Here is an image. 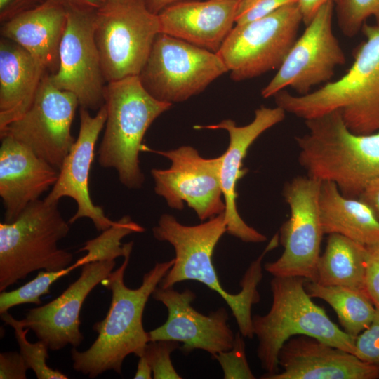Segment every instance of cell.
Returning a JSON list of instances; mask_svg holds the SVG:
<instances>
[{
    "instance_id": "9c48e42d",
    "label": "cell",
    "mask_w": 379,
    "mask_h": 379,
    "mask_svg": "<svg viewBox=\"0 0 379 379\" xmlns=\"http://www.w3.org/2000/svg\"><path fill=\"white\" fill-rule=\"evenodd\" d=\"M302 22L298 3L284 6L256 20L234 25L217 53L236 81L278 69L296 41Z\"/></svg>"
},
{
    "instance_id": "e575fe53",
    "label": "cell",
    "mask_w": 379,
    "mask_h": 379,
    "mask_svg": "<svg viewBox=\"0 0 379 379\" xmlns=\"http://www.w3.org/2000/svg\"><path fill=\"white\" fill-rule=\"evenodd\" d=\"M294 3H298V0H239L235 25L256 20L284 6Z\"/></svg>"
},
{
    "instance_id": "74e56055",
    "label": "cell",
    "mask_w": 379,
    "mask_h": 379,
    "mask_svg": "<svg viewBox=\"0 0 379 379\" xmlns=\"http://www.w3.org/2000/svg\"><path fill=\"white\" fill-rule=\"evenodd\" d=\"M379 219V175L373 179L359 197Z\"/></svg>"
},
{
    "instance_id": "7402d4cb",
    "label": "cell",
    "mask_w": 379,
    "mask_h": 379,
    "mask_svg": "<svg viewBox=\"0 0 379 379\" xmlns=\"http://www.w3.org/2000/svg\"><path fill=\"white\" fill-rule=\"evenodd\" d=\"M239 1H183L158 13L160 33L217 53L235 25Z\"/></svg>"
},
{
    "instance_id": "7c38bea8",
    "label": "cell",
    "mask_w": 379,
    "mask_h": 379,
    "mask_svg": "<svg viewBox=\"0 0 379 379\" xmlns=\"http://www.w3.org/2000/svg\"><path fill=\"white\" fill-rule=\"evenodd\" d=\"M335 4L321 7L298 37L274 77L263 88L264 98L290 87L298 95L311 92L312 87L330 81L337 67L346 62L345 53L333 30Z\"/></svg>"
},
{
    "instance_id": "f35d334b",
    "label": "cell",
    "mask_w": 379,
    "mask_h": 379,
    "mask_svg": "<svg viewBox=\"0 0 379 379\" xmlns=\"http://www.w3.org/2000/svg\"><path fill=\"white\" fill-rule=\"evenodd\" d=\"M337 0H298V5L301 13L302 22L306 26L307 25L314 17L316 15L319 10L325 4Z\"/></svg>"
},
{
    "instance_id": "7bdbcfd3",
    "label": "cell",
    "mask_w": 379,
    "mask_h": 379,
    "mask_svg": "<svg viewBox=\"0 0 379 379\" xmlns=\"http://www.w3.org/2000/svg\"><path fill=\"white\" fill-rule=\"evenodd\" d=\"M80 4H82L88 7L99 8L103 4L102 0H78Z\"/></svg>"
},
{
    "instance_id": "f1b7e54d",
    "label": "cell",
    "mask_w": 379,
    "mask_h": 379,
    "mask_svg": "<svg viewBox=\"0 0 379 379\" xmlns=\"http://www.w3.org/2000/svg\"><path fill=\"white\" fill-rule=\"evenodd\" d=\"M1 320L14 330L15 338L20 347V352L29 369H32L38 379H67L68 377L58 370L50 368L47 345L39 340L30 343L27 338L29 328H25L20 320L15 319L8 312L1 314Z\"/></svg>"
},
{
    "instance_id": "e0dca14e",
    "label": "cell",
    "mask_w": 379,
    "mask_h": 379,
    "mask_svg": "<svg viewBox=\"0 0 379 379\" xmlns=\"http://www.w3.org/2000/svg\"><path fill=\"white\" fill-rule=\"evenodd\" d=\"M286 112L281 107L261 106L255 111L253 120L243 126H237L232 119L216 124L194 126L195 129H224L230 136L226 151L220 155L219 177L225 203L227 232L246 243H261L267 240L265 234L248 225L240 216L237 208V184L247 173L243 168V160L254 141L265 131L281 122Z\"/></svg>"
},
{
    "instance_id": "ab89813d",
    "label": "cell",
    "mask_w": 379,
    "mask_h": 379,
    "mask_svg": "<svg viewBox=\"0 0 379 379\" xmlns=\"http://www.w3.org/2000/svg\"><path fill=\"white\" fill-rule=\"evenodd\" d=\"M138 367L134 375L135 379H151L152 378V370L147 359L143 356L139 357Z\"/></svg>"
},
{
    "instance_id": "5bb4252c",
    "label": "cell",
    "mask_w": 379,
    "mask_h": 379,
    "mask_svg": "<svg viewBox=\"0 0 379 379\" xmlns=\"http://www.w3.org/2000/svg\"><path fill=\"white\" fill-rule=\"evenodd\" d=\"M79 105L74 94L56 88L46 74L31 107L0 138L11 137L59 170L75 142L71 127Z\"/></svg>"
},
{
    "instance_id": "ee69618b",
    "label": "cell",
    "mask_w": 379,
    "mask_h": 379,
    "mask_svg": "<svg viewBox=\"0 0 379 379\" xmlns=\"http://www.w3.org/2000/svg\"><path fill=\"white\" fill-rule=\"evenodd\" d=\"M103 4L105 3V2H109V1H116V0H102Z\"/></svg>"
},
{
    "instance_id": "4dcf8cb0",
    "label": "cell",
    "mask_w": 379,
    "mask_h": 379,
    "mask_svg": "<svg viewBox=\"0 0 379 379\" xmlns=\"http://www.w3.org/2000/svg\"><path fill=\"white\" fill-rule=\"evenodd\" d=\"M339 28L347 37H354L367 19L379 22V0H337L335 2Z\"/></svg>"
},
{
    "instance_id": "836d02e7",
    "label": "cell",
    "mask_w": 379,
    "mask_h": 379,
    "mask_svg": "<svg viewBox=\"0 0 379 379\" xmlns=\"http://www.w3.org/2000/svg\"><path fill=\"white\" fill-rule=\"evenodd\" d=\"M354 347L359 359L379 366V307L370 325L355 338Z\"/></svg>"
},
{
    "instance_id": "b9f144b4",
    "label": "cell",
    "mask_w": 379,
    "mask_h": 379,
    "mask_svg": "<svg viewBox=\"0 0 379 379\" xmlns=\"http://www.w3.org/2000/svg\"><path fill=\"white\" fill-rule=\"evenodd\" d=\"M14 1L15 0H0L1 18L4 16L6 12L8 11L10 6Z\"/></svg>"
},
{
    "instance_id": "8d00e7d4",
    "label": "cell",
    "mask_w": 379,
    "mask_h": 379,
    "mask_svg": "<svg viewBox=\"0 0 379 379\" xmlns=\"http://www.w3.org/2000/svg\"><path fill=\"white\" fill-rule=\"evenodd\" d=\"M28 369L20 352L14 351L0 354L1 379H26Z\"/></svg>"
},
{
    "instance_id": "3957f363",
    "label": "cell",
    "mask_w": 379,
    "mask_h": 379,
    "mask_svg": "<svg viewBox=\"0 0 379 379\" xmlns=\"http://www.w3.org/2000/svg\"><path fill=\"white\" fill-rule=\"evenodd\" d=\"M308 132L295 137L298 161L307 175L336 185L343 195L359 199L379 175V131L357 134L340 110L305 120Z\"/></svg>"
},
{
    "instance_id": "ac0fdd59",
    "label": "cell",
    "mask_w": 379,
    "mask_h": 379,
    "mask_svg": "<svg viewBox=\"0 0 379 379\" xmlns=\"http://www.w3.org/2000/svg\"><path fill=\"white\" fill-rule=\"evenodd\" d=\"M115 260L96 261L83 265L79 278L58 297L29 310L20 320L25 328L32 330L49 350H59L67 345H80V312L91 291L112 272Z\"/></svg>"
},
{
    "instance_id": "30bf717a",
    "label": "cell",
    "mask_w": 379,
    "mask_h": 379,
    "mask_svg": "<svg viewBox=\"0 0 379 379\" xmlns=\"http://www.w3.org/2000/svg\"><path fill=\"white\" fill-rule=\"evenodd\" d=\"M227 72L217 53L160 33L138 77L154 98L173 104L200 93Z\"/></svg>"
},
{
    "instance_id": "d6a6232c",
    "label": "cell",
    "mask_w": 379,
    "mask_h": 379,
    "mask_svg": "<svg viewBox=\"0 0 379 379\" xmlns=\"http://www.w3.org/2000/svg\"><path fill=\"white\" fill-rule=\"evenodd\" d=\"M244 337L239 331L234 335L232 347L212 357L220 364L225 379H254L246 353Z\"/></svg>"
},
{
    "instance_id": "8992f818",
    "label": "cell",
    "mask_w": 379,
    "mask_h": 379,
    "mask_svg": "<svg viewBox=\"0 0 379 379\" xmlns=\"http://www.w3.org/2000/svg\"><path fill=\"white\" fill-rule=\"evenodd\" d=\"M104 99L107 117L98 163L102 168L115 169L125 187L139 189L145 180L139 160L144 136L153 121L172 104L151 95L138 76L108 82Z\"/></svg>"
},
{
    "instance_id": "ffe728a7",
    "label": "cell",
    "mask_w": 379,
    "mask_h": 379,
    "mask_svg": "<svg viewBox=\"0 0 379 379\" xmlns=\"http://www.w3.org/2000/svg\"><path fill=\"white\" fill-rule=\"evenodd\" d=\"M281 371L262 379H378L379 366L315 338L296 335L278 354Z\"/></svg>"
},
{
    "instance_id": "484cf974",
    "label": "cell",
    "mask_w": 379,
    "mask_h": 379,
    "mask_svg": "<svg viewBox=\"0 0 379 379\" xmlns=\"http://www.w3.org/2000/svg\"><path fill=\"white\" fill-rule=\"evenodd\" d=\"M367 258V246L340 234H329L326 248L317 264L314 281L366 291Z\"/></svg>"
},
{
    "instance_id": "f546056e",
    "label": "cell",
    "mask_w": 379,
    "mask_h": 379,
    "mask_svg": "<svg viewBox=\"0 0 379 379\" xmlns=\"http://www.w3.org/2000/svg\"><path fill=\"white\" fill-rule=\"evenodd\" d=\"M78 267L79 265L75 262L58 271H40L35 278L25 285L8 292L1 291L0 314L7 312L11 307L19 305H41V297L49 293L51 285Z\"/></svg>"
},
{
    "instance_id": "83f0119b",
    "label": "cell",
    "mask_w": 379,
    "mask_h": 379,
    "mask_svg": "<svg viewBox=\"0 0 379 379\" xmlns=\"http://www.w3.org/2000/svg\"><path fill=\"white\" fill-rule=\"evenodd\" d=\"M145 228L133 221L128 215H124L95 238L86 241L78 252L86 251V254L77 262L80 266L96 261H111L124 256L132 251L133 241L121 244L124 237L133 233L143 232Z\"/></svg>"
},
{
    "instance_id": "52a82bcc",
    "label": "cell",
    "mask_w": 379,
    "mask_h": 379,
    "mask_svg": "<svg viewBox=\"0 0 379 379\" xmlns=\"http://www.w3.org/2000/svg\"><path fill=\"white\" fill-rule=\"evenodd\" d=\"M58 203L39 199L13 222L0 223L1 292L34 271H58L71 265L72 254L58 246L69 231Z\"/></svg>"
},
{
    "instance_id": "ba28073f",
    "label": "cell",
    "mask_w": 379,
    "mask_h": 379,
    "mask_svg": "<svg viewBox=\"0 0 379 379\" xmlns=\"http://www.w3.org/2000/svg\"><path fill=\"white\" fill-rule=\"evenodd\" d=\"M159 34L158 14L142 0L104 3L94 14V36L105 81L138 76Z\"/></svg>"
},
{
    "instance_id": "44dd1931",
    "label": "cell",
    "mask_w": 379,
    "mask_h": 379,
    "mask_svg": "<svg viewBox=\"0 0 379 379\" xmlns=\"http://www.w3.org/2000/svg\"><path fill=\"white\" fill-rule=\"evenodd\" d=\"M1 141L0 197L4 222L9 223L53 187L59 170L10 136L1 137Z\"/></svg>"
},
{
    "instance_id": "d6986e66",
    "label": "cell",
    "mask_w": 379,
    "mask_h": 379,
    "mask_svg": "<svg viewBox=\"0 0 379 379\" xmlns=\"http://www.w3.org/2000/svg\"><path fill=\"white\" fill-rule=\"evenodd\" d=\"M79 117L78 137L59 169L57 181L44 199L53 203L59 202L65 197L72 199L77 208L69 223L87 218L98 231H103L115 221L108 218L100 206L93 204L90 197L88 180L96 142L107 120V107L104 104L95 116H91L88 109L80 107Z\"/></svg>"
},
{
    "instance_id": "7a4b0ae2",
    "label": "cell",
    "mask_w": 379,
    "mask_h": 379,
    "mask_svg": "<svg viewBox=\"0 0 379 379\" xmlns=\"http://www.w3.org/2000/svg\"><path fill=\"white\" fill-rule=\"evenodd\" d=\"M131 251L124 256L122 265L101 282L111 291L112 300L106 317L93 326L97 338L86 350L79 351L76 347L71 350L74 371L90 378L107 371L121 374L125 358L131 354L142 356L149 341V332L142 324L145 307L175 259L157 262L143 275L138 288H130L124 278Z\"/></svg>"
},
{
    "instance_id": "1f68e13d",
    "label": "cell",
    "mask_w": 379,
    "mask_h": 379,
    "mask_svg": "<svg viewBox=\"0 0 379 379\" xmlns=\"http://www.w3.org/2000/svg\"><path fill=\"white\" fill-rule=\"evenodd\" d=\"M180 348V343L160 340L149 341L142 355L147 359L152 370L154 379H181L173 366L171 353Z\"/></svg>"
},
{
    "instance_id": "d590c367",
    "label": "cell",
    "mask_w": 379,
    "mask_h": 379,
    "mask_svg": "<svg viewBox=\"0 0 379 379\" xmlns=\"http://www.w3.org/2000/svg\"><path fill=\"white\" fill-rule=\"evenodd\" d=\"M365 289L375 307H379V242L367 246Z\"/></svg>"
},
{
    "instance_id": "277c9868",
    "label": "cell",
    "mask_w": 379,
    "mask_h": 379,
    "mask_svg": "<svg viewBox=\"0 0 379 379\" xmlns=\"http://www.w3.org/2000/svg\"><path fill=\"white\" fill-rule=\"evenodd\" d=\"M361 31L366 39L343 76L303 95L283 90L274 95L277 106L304 120L340 110L352 132L379 131V22H366Z\"/></svg>"
},
{
    "instance_id": "8fae6325",
    "label": "cell",
    "mask_w": 379,
    "mask_h": 379,
    "mask_svg": "<svg viewBox=\"0 0 379 379\" xmlns=\"http://www.w3.org/2000/svg\"><path fill=\"white\" fill-rule=\"evenodd\" d=\"M321 183L305 175L284 185L283 196L290 216L279 232L284 251L275 261L264 265L273 277H300L314 281L324 234L319 210Z\"/></svg>"
},
{
    "instance_id": "603a6c76",
    "label": "cell",
    "mask_w": 379,
    "mask_h": 379,
    "mask_svg": "<svg viewBox=\"0 0 379 379\" xmlns=\"http://www.w3.org/2000/svg\"><path fill=\"white\" fill-rule=\"evenodd\" d=\"M68 9L57 0H48L4 22L1 36L29 52L46 69L55 73L59 49L64 34Z\"/></svg>"
},
{
    "instance_id": "cb8c5ba5",
    "label": "cell",
    "mask_w": 379,
    "mask_h": 379,
    "mask_svg": "<svg viewBox=\"0 0 379 379\" xmlns=\"http://www.w3.org/2000/svg\"><path fill=\"white\" fill-rule=\"evenodd\" d=\"M44 67L15 42L0 40V132L31 107Z\"/></svg>"
},
{
    "instance_id": "d4e9b609",
    "label": "cell",
    "mask_w": 379,
    "mask_h": 379,
    "mask_svg": "<svg viewBox=\"0 0 379 379\" xmlns=\"http://www.w3.org/2000/svg\"><path fill=\"white\" fill-rule=\"evenodd\" d=\"M319 210L324 234H340L364 246L379 242V219L360 199L343 195L333 182H321Z\"/></svg>"
},
{
    "instance_id": "2e32d148",
    "label": "cell",
    "mask_w": 379,
    "mask_h": 379,
    "mask_svg": "<svg viewBox=\"0 0 379 379\" xmlns=\"http://www.w3.org/2000/svg\"><path fill=\"white\" fill-rule=\"evenodd\" d=\"M152 297L166 307L168 317L164 324L149 331V341L173 340L182 343L180 350L185 354L202 350L212 357L232 347L235 334L227 324L225 307L207 315L199 312L192 306L196 294L187 288L178 291L157 286Z\"/></svg>"
},
{
    "instance_id": "6da1fadb",
    "label": "cell",
    "mask_w": 379,
    "mask_h": 379,
    "mask_svg": "<svg viewBox=\"0 0 379 379\" xmlns=\"http://www.w3.org/2000/svg\"><path fill=\"white\" fill-rule=\"evenodd\" d=\"M227 232L225 212L196 225H185L169 214L161 215L152 228L154 237L168 242L175 250L173 266L160 281L159 286L166 288L185 281H199L218 293L226 302L244 338H253L252 307L258 303V290L262 274V260L270 252L265 248L246 270L240 281L241 290L233 294L224 289L213 262L214 249Z\"/></svg>"
},
{
    "instance_id": "60d3db41",
    "label": "cell",
    "mask_w": 379,
    "mask_h": 379,
    "mask_svg": "<svg viewBox=\"0 0 379 379\" xmlns=\"http://www.w3.org/2000/svg\"><path fill=\"white\" fill-rule=\"evenodd\" d=\"M183 1L187 0H146L144 3L152 12L158 14L164 8Z\"/></svg>"
},
{
    "instance_id": "9a60e30c",
    "label": "cell",
    "mask_w": 379,
    "mask_h": 379,
    "mask_svg": "<svg viewBox=\"0 0 379 379\" xmlns=\"http://www.w3.org/2000/svg\"><path fill=\"white\" fill-rule=\"evenodd\" d=\"M48 76L56 88L74 94L80 107L98 110L105 104L106 81L95 41L94 14L68 9L58 69Z\"/></svg>"
},
{
    "instance_id": "4fadbf2b",
    "label": "cell",
    "mask_w": 379,
    "mask_h": 379,
    "mask_svg": "<svg viewBox=\"0 0 379 379\" xmlns=\"http://www.w3.org/2000/svg\"><path fill=\"white\" fill-rule=\"evenodd\" d=\"M142 151L157 153L171 161L168 168L151 171L155 193L164 197L170 208L182 210L185 202L201 221L225 212L219 177L220 156L206 159L188 145L161 151L144 145Z\"/></svg>"
},
{
    "instance_id": "f6af8a7d",
    "label": "cell",
    "mask_w": 379,
    "mask_h": 379,
    "mask_svg": "<svg viewBox=\"0 0 379 379\" xmlns=\"http://www.w3.org/2000/svg\"><path fill=\"white\" fill-rule=\"evenodd\" d=\"M231 1H239V0H231Z\"/></svg>"
},
{
    "instance_id": "5b68a950",
    "label": "cell",
    "mask_w": 379,
    "mask_h": 379,
    "mask_svg": "<svg viewBox=\"0 0 379 379\" xmlns=\"http://www.w3.org/2000/svg\"><path fill=\"white\" fill-rule=\"evenodd\" d=\"M306 281L300 277H273L270 310L264 315L253 316V333L258 341L257 357L265 371L260 378L279 371V350L296 335L311 336L354 353L355 338L340 328L313 302L305 289Z\"/></svg>"
},
{
    "instance_id": "4316f807",
    "label": "cell",
    "mask_w": 379,
    "mask_h": 379,
    "mask_svg": "<svg viewBox=\"0 0 379 379\" xmlns=\"http://www.w3.org/2000/svg\"><path fill=\"white\" fill-rule=\"evenodd\" d=\"M311 298L327 302L336 313L343 330L356 338L371 323L376 307L365 291L342 286H324L306 281Z\"/></svg>"
}]
</instances>
